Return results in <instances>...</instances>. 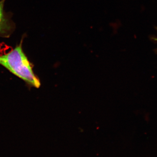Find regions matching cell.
Here are the masks:
<instances>
[{"instance_id":"cell-3","label":"cell","mask_w":157,"mask_h":157,"mask_svg":"<svg viewBox=\"0 0 157 157\" xmlns=\"http://www.w3.org/2000/svg\"><path fill=\"white\" fill-rule=\"evenodd\" d=\"M155 39L157 41V39ZM156 52H157V48L156 49Z\"/></svg>"},{"instance_id":"cell-2","label":"cell","mask_w":157,"mask_h":157,"mask_svg":"<svg viewBox=\"0 0 157 157\" xmlns=\"http://www.w3.org/2000/svg\"><path fill=\"white\" fill-rule=\"evenodd\" d=\"M5 1H0V36L7 38L14 30V27L4 12Z\"/></svg>"},{"instance_id":"cell-1","label":"cell","mask_w":157,"mask_h":157,"mask_svg":"<svg viewBox=\"0 0 157 157\" xmlns=\"http://www.w3.org/2000/svg\"><path fill=\"white\" fill-rule=\"evenodd\" d=\"M0 65L31 86L40 87V81L23 50L22 42L8 53L0 55Z\"/></svg>"}]
</instances>
